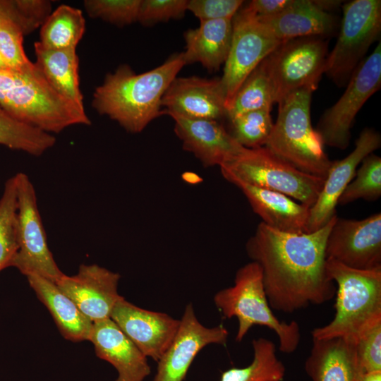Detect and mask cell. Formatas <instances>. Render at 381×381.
I'll use <instances>...</instances> for the list:
<instances>
[{"mask_svg":"<svg viewBox=\"0 0 381 381\" xmlns=\"http://www.w3.org/2000/svg\"><path fill=\"white\" fill-rule=\"evenodd\" d=\"M308 234H291L260 222L246 250L262 270L265 291L272 309L291 313L321 305L336 294L326 271L325 246L337 219Z\"/></svg>","mask_w":381,"mask_h":381,"instance_id":"obj_1","label":"cell"},{"mask_svg":"<svg viewBox=\"0 0 381 381\" xmlns=\"http://www.w3.org/2000/svg\"><path fill=\"white\" fill-rule=\"evenodd\" d=\"M185 65L183 53L172 54L160 66L140 74L128 65H120L96 87L92 106L127 132L140 133L164 114L162 97Z\"/></svg>","mask_w":381,"mask_h":381,"instance_id":"obj_2","label":"cell"},{"mask_svg":"<svg viewBox=\"0 0 381 381\" xmlns=\"http://www.w3.org/2000/svg\"><path fill=\"white\" fill-rule=\"evenodd\" d=\"M0 107L18 121L50 134L91 123L84 107L57 92L36 65L30 71L0 72Z\"/></svg>","mask_w":381,"mask_h":381,"instance_id":"obj_3","label":"cell"},{"mask_svg":"<svg viewBox=\"0 0 381 381\" xmlns=\"http://www.w3.org/2000/svg\"><path fill=\"white\" fill-rule=\"evenodd\" d=\"M326 271L337 286L335 315L328 324L315 327L312 338H343L356 343L381 322V269L357 270L326 258Z\"/></svg>","mask_w":381,"mask_h":381,"instance_id":"obj_4","label":"cell"},{"mask_svg":"<svg viewBox=\"0 0 381 381\" xmlns=\"http://www.w3.org/2000/svg\"><path fill=\"white\" fill-rule=\"evenodd\" d=\"M313 90H296L279 104L265 147L297 169L325 179L332 162L310 119Z\"/></svg>","mask_w":381,"mask_h":381,"instance_id":"obj_5","label":"cell"},{"mask_svg":"<svg viewBox=\"0 0 381 381\" xmlns=\"http://www.w3.org/2000/svg\"><path fill=\"white\" fill-rule=\"evenodd\" d=\"M213 301L224 318H237L236 341H241L254 325H261L277 334L281 352L291 353L299 346V325L294 320L281 321L273 313L265 291L261 267L255 262L239 268L234 284L216 293Z\"/></svg>","mask_w":381,"mask_h":381,"instance_id":"obj_6","label":"cell"},{"mask_svg":"<svg viewBox=\"0 0 381 381\" xmlns=\"http://www.w3.org/2000/svg\"><path fill=\"white\" fill-rule=\"evenodd\" d=\"M224 178L283 193L312 207L325 179L303 172L282 159L265 146L245 148L219 167Z\"/></svg>","mask_w":381,"mask_h":381,"instance_id":"obj_7","label":"cell"},{"mask_svg":"<svg viewBox=\"0 0 381 381\" xmlns=\"http://www.w3.org/2000/svg\"><path fill=\"white\" fill-rule=\"evenodd\" d=\"M337 40L328 54L325 73L337 86L347 84L381 31V1L353 0L343 5Z\"/></svg>","mask_w":381,"mask_h":381,"instance_id":"obj_8","label":"cell"},{"mask_svg":"<svg viewBox=\"0 0 381 381\" xmlns=\"http://www.w3.org/2000/svg\"><path fill=\"white\" fill-rule=\"evenodd\" d=\"M328 42L322 37H303L282 42L261 63L279 103L301 90L315 91L325 68Z\"/></svg>","mask_w":381,"mask_h":381,"instance_id":"obj_9","label":"cell"},{"mask_svg":"<svg viewBox=\"0 0 381 381\" xmlns=\"http://www.w3.org/2000/svg\"><path fill=\"white\" fill-rule=\"evenodd\" d=\"M16 183V228L18 250L11 263L23 274L38 275L56 282L64 274L50 251L37 205L35 189L28 176L19 172Z\"/></svg>","mask_w":381,"mask_h":381,"instance_id":"obj_10","label":"cell"},{"mask_svg":"<svg viewBox=\"0 0 381 381\" xmlns=\"http://www.w3.org/2000/svg\"><path fill=\"white\" fill-rule=\"evenodd\" d=\"M346 85L337 102L322 114L316 129L324 145L340 150L349 146L351 128L358 112L380 88V42L356 68Z\"/></svg>","mask_w":381,"mask_h":381,"instance_id":"obj_11","label":"cell"},{"mask_svg":"<svg viewBox=\"0 0 381 381\" xmlns=\"http://www.w3.org/2000/svg\"><path fill=\"white\" fill-rule=\"evenodd\" d=\"M246 6L232 18V38L221 78L226 112L241 84L249 74L280 44Z\"/></svg>","mask_w":381,"mask_h":381,"instance_id":"obj_12","label":"cell"},{"mask_svg":"<svg viewBox=\"0 0 381 381\" xmlns=\"http://www.w3.org/2000/svg\"><path fill=\"white\" fill-rule=\"evenodd\" d=\"M325 255L351 268L381 269V213L361 220L337 217L327 238Z\"/></svg>","mask_w":381,"mask_h":381,"instance_id":"obj_13","label":"cell"},{"mask_svg":"<svg viewBox=\"0 0 381 381\" xmlns=\"http://www.w3.org/2000/svg\"><path fill=\"white\" fill-rule=\"evenodd\" d=\"M228 336L222 325L207 327L200 323L188 303L174 339L157 361L153 381H183L198 353L210 344L225 345Z\"/></svg>","mask_w":381,"mask_h":381,"instance_id":"obj_14","label":"cell"},{"mask_svg":"<svg viewBox=\"0 0 381 381\" xmlns=\"http://www.w3.org/2000/svg\"><path fill=\"white\" fill-rule=\"evenodd\" d=\"M119 273L97 265H80L73 276L64 274L55 283L92 322L110 318L117 302Z\"/></svg>","mask_w":381,"mask_h":381,"instance_id":"obj_15","label":"cell"},{"mask_svg":"<svg viewBox=\"0 0 381 381\" xmlns=\"http://www.w3.org/2000/svg\"><path fill=\"white\" fill-rule=\"evenodd\" d=\"M110 318L147 358L157 362L174 339L180 320L148 310L123 297L115 305Z\"/></svg>","mask_w":381,"mask_h":381,"instance_id":"obj_16","label":"cell"},{"mask_svg":"<svg viewBox=\"0 0 381 381\" xmlns=\"http://www.w3.org/2000/svg\"><path fill=\"white\" fill-rule=\"evenodd\" d=\"M162 107L167 115L219 121L226 116L221 78L177 76L164 92Z\"/></svg>","mask_w":381,"mask_h":381,"instance_id":"obj_17","label":"cell"},{"mask_svg":"<svg viewBox=\"0 0 381 381\" xmlns=\"http://www.w3.org/2000/svg\"><path fill=\"white\" fill-rule=\"evenodd\" d=\"M380 145V133L365 128L357 138L353 150L345 158L332 162L320 195L310 210L308 233L320 229L336 214L337 200L355 176L358 165Z\"/></svg>","mask_w":381,"mask_h":381,"instance_id":"obj_18","label":"cell"},{"mask_svg":"<svg viewBox=\"0 0 381 381\" xmlns=\"http://www.w3.org/2000/svg\"><path fill=\"white\" fill-rule=\"evenodd\" d=\"M174 121V132L183 148L191 152L205 167H221L241 154V145L225 128L215 120L190 119L169 114Z\"/></svg>","mask_w":381,"mask_h":381,"instance_id":"obj_19","label":"cell"},{"mask_svg":"<svg viewBox=\"0 0 381 381\" xmlns=\"http://www.w3.org/2000/svg\"><path fill=\"white\" fill-rule=\"evenodd\" d=\"M89 341L96 355L116 368V381H144L150 375L147 358L111 318L93 322Z\"/></svg>","mask_w":381,"mask_h":381,"instance_id":"obj_20","label":"cell"},{"mask_svg":"<svg viewBox=\"0 0 381 381\" xmlns=\"http://www.w3.org/2000/svg\"><path fill=\"white\" fill-rule=\"evenodd\" d=\"M245 195L253 210L267 226L286 233L308 234L310 207L273 190L234 181Z\"/></svg>","mask_w":381,"mask_h":381,"instance_id":"obj_21","label":"cell"},{"mask_svg":"<svg viewBox=\"0 0 381 381\" xmlns=\"http://www.w3.org/2000/svg\"><path fill=\"white\" fill-rule=\"evenodd\" d=\"M305 370L312 381H361L363 374L355 343L343 338L313 339Z\"/></svg>","mask_w":381,"mask_h":381,"instance_id":"obj_22","label":"cell"},{"mask_svg":"<svg viewBox=\"0 0 381 381\" xmlns=\"http://www.w3.org/2000/svg\"><path fill=\"white\" fill-rule=\"evenodd\" d=\"M258 18L282 42L303 37L325 38L332 35L338 25L335 16L320 8L312 0H294L289 8L279 14Z\"/></svg>","mask_w":381,"mask_h":381,"instance_id":"obj_23","label":"cell"},{"mask_svg":"<svg viewBox=\"0 0 381 381\" xmlns=\"http://www.w3.org/2000/svg\"><path fill=\"white\" fill-rule=\"evenodd\" d=\"M232 38V19L200 20V25L184 32L186 65L200 63L215 71L225 63Z\"/></svg>","mask_w":381,"mask_h":381,"instance_id":"obj_24","label":"cell"},{"mask_svg":"<svg viewBox=\"0 0 381 381\" xmlns=\"http://www.w3.org/2000/svg\"><path fill=\"white\" fill-rule=\"evenodd\" d=\"M26 277L38 298L49 310L62 336L74 342L89 341L93 322L56 283L35 274Z\"/></svg>","mask_w":381,"mask_h":381,"instance_id":"obj_25","label":"cell"},{"mask_svg":"<svg viewBox=\"0 0 381 381\" xmlns=\"http://www.w3.org/2000/svg\"><path fill=\"white\" fill-rule=\"evenodd\" d=\"M35 65L47 83L61 95L84 107L80 90L76 49H54L34 44Z\"/></svg>","mask_w":381,"mask_h":381,"instance_id":"obj_26","label":"cell"},{"mask_svg":"<svg viewBox=\"0 0 381 381\" xmlns=\"http://www.w3.org/2000/svg\"><path fill=\"white\" fill-rule=\"evenodd\" d=\"M85 30L82 11L62 4L57 7L41 25L39 42L54 49H76Z\"/></svg>","mask_w":381,"mask_h":381,"instance_id":"obj_27","label":"cell"},{"mask_svg":"<svg viewBox=\"0 0 381 381\" xmlns=\"http://www.w3.org/2000/svg\"><path fill=\"white\" fill-rule=\"evenodd\" d=\"M253 358L243 368H231L224 371L219 381H283L285 367L276 354L273 341L259 337L252 341Z\"/></svg>","mask_w":381,"mask_h":381,"instance_id":"obj_28","label":"cell"},{"mask_svg":"<svg viewBox=\"0 0 381 381\" xmlns=\"http://www.w3.org/2000/svg\"><path fill=\"white\" fill-rule=\"evenodd\" d=\"M55 143L52 134L18 121L0 107V145L37 157Z\"/></svg>","mask_w":381,"mask_h":381,"instance_id":"obj_29","label":"cell"},{"mask_svg":"<svg viewBox=\"0 0 381 381\" xmlns=\"http://www.w3.org/2000/svg\"><path fill=\"white\" fill-rule=\"evenodd\" d=\"M274 94L270 78L260 63L240 86L226 117L230 120L246 112L272 109Z\"/></svg>","mask_w":381,"mask_h":381,"instance_id":"obj_30","label":"cell"},{"mask_svg":"<svg viewBox=\"0 0 381 381\" xmlns=\"http://www.w3.org/2000/svg\"><path fill=\"white\" fill-rule=\"evenodd\" d=\"M17 195L15 176L5 183L0 198V272L11 267L18 252Z\"/></svg>","mask_w":381,"mask_h":381,"instance_id":"obj_31","label":"cell"},{"mask_svg":"<svg viewBox=\"0 0 381 381\" xmlns=\"http://www.w3.org/2000/svg\"><path fill=\"white\" fill-rule=\"evenodd\" d=\"M361 163L354 180L345 188L337 200V205H346L360 198L374 201L380 197L381 158L371 153Z\"/></svg>","mask_w":381,"mask_h":381,"instance_id":"obj_32","label":"cell"},{"mask_svg":"<svg viewBox=\"0 0 381 381\" xmlns=\"http://www.w3.org/2000/svg\"><path fill=\"white\" fill-rule=\"evenodd\" d=\"M271 109L251 111L230 120L232 137L243 147L265 145L273 127Z\"/></svg>","mask_w":381,"mask_h":381,"instance_id":"obj_33","label":"cell"},{"mask_svg":"<svg viewBox=\"0 0 381 381\" xmlns=\"http://www.w3.org/2000/svg\"><path fill=\"white\" fill-rule=\"evenodd\" d=\"M23 36L21 29L12 20L0 18V54L13 71L25 72L35 68L24 51Z\"/></svg>","mask_w":381,"mask_h":381,"instance_id":"obj_34","label":"cell"},{"mask_svg":"<svg viewBox=\"0 0 381 381\" xmlns=\"http://www.w3.org/2000/svg\"><path fill=\"white\" fill-rule=\"evenodd\" d=\"M141 0H85L84 7L87 14L117 26H124L138 21Z\"/></svg>","mask_w":381,"mask_h":381,"instance_id":"obj_35","label":"cell"},{"mask_svg":"<svg viewBox=\"0 0 381 381\" xmlns=\"http://www.w3.org/2000/svg\"><path fill=\"white\" fill-rule=\"evenodd\" d=\"M186 0H141L138 22L145 26L183 17Z\"/></svg>","mask_w":381,"mask_h":381,"instance_id":"obj_36","label":"cell"},{"mask_svg":"<svg viewBox=\"0 0 381 381\" xmlns=\"http://www.w3.org/2000/svg\"><path fill=\"white\" fill-rule=\"evenodd\" d=\"M355 346L363 373L381 371V322L365 332Z\"/></svg>","mask_w":381,"mask_h":381,"instance_id":"obj_37","label":"cell"},{"mask_svg":"<svg viewBox=\"0 0 381 381\" xmlns=\"http://www.w3.org/2000/svg\"><path fill=\"white\" fill-rule=\"evenodd\" d=\"M243 3L241 0H189L187 10L200 21L232 19Z\"/></svg>","mask_w":381,"mask_h":381,"instance_id":"obj_38","label":"cell"},{"mask_svg":"<svg viewBox=\"0 0 381 381\" xmlns=\"http://www.w3.org/2000/svg\"><path fill=\"white\" fill-rule=\"evenodd\" d=\"M24 20L27 34L43 24L52 13V3L47 0H15Z\"/></svg>","mask_w":381,"mask_h":381,"instance_id":"obj_39","label":"cell"},{"mask_svg":"<svg viewBox=\"0 0 381 381\" xmlns=\"http://www.w3.org/2000/svg\"><path fill=\"white\" fill-rule=\"evenodd\" d=\"M294 0H253L246 7L258 17H270L289 8Z\"/></svg>","mask_w":381,"mask_h":381,"instance_id":"obj_40","label":"cell"},{"mask_svg":"<svg viewBox=\"0 0 381 381\" xmlns=\"http://www.w3.org/2000/svg\"><path fill=\"white\" fill-rule=\"evenodd\" d=\"M2 18L12 20L22 29L23 20L15 0H0V18Z\"/></svg>","mask_w":381,"mask_h":381,"instance_id":"obj_41","label":"cell"},{"mask_svg":"<svg viewBox=\"0 0 381 381\" xmlns=\"http://www.w3.org/2000/svg\"><path fill=\"white\" fill-rule=\"evenodd\" d=\"M315 4L322 10L328 12V11L337 8L341 1H314Z\"/></svg>","mask_w":381,"mask_h":381,"instance_id":"obj_42","label":"cell"},{"mask_svg":"<svg viewBox=\"0 0 381 381\" xmlns=\"http://www.w3.org/2000/svg\"><path fill=\"white\" fill-rule=\"evenodd\" d=\"M361 381H381V371L363 373Z\"/></svg>","mask_w":381,"mask_h":381,"instance_id":"obj_43","label":"cell"},{"mask_svg":"<svg viewBox=\"0 0 381 381\" xmlns=\"http://www.w3.org/2000/svg\"><path fill=\"white\" fill-rule=\"evenodd\" d=\"M8 71H11V70L6 65V64L5 63L4 60L3 59L0 54V72Z\"/></svg>","mask_w":381,"mask_h":381,"instance_id":"obj_44","label":"cell"}]
</instances>
